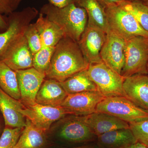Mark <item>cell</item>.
<instances>
[{"label":"cell","instance_id":"484cf974","mask_svg":"<svg viewBox=\"0 0 148 148\" xmlns=\"http://www.w3.org/2000/svg\"><path fill=\"white\" fill-rule=\"evenodd\" d=\"M54 48L42 47L34 55L33 67L38 71L45 74L50 66Z\"/></svg>","mask_w":148,"mask_h":148},{"label":"cell","instance_id":"8d00e7d4","mask_svg":"<svg viewBox=\"0 0 148 148\" xmlns=\"http://www.w3.org/2000/svg\"><path fill=\"white\" fill-rule=\"evenodd\" d=\"M74 148H94L89 147H77Z\"/></svg>","mask_w":148,"mask_h":148},{"label":"cell","instance_id":"277c9868","mask_svg":"<svg viewBox=\"0 0 148 148\" xmlns=\"http://www.w3.org/2000/svg\"><path fill=\"white\" fill-rule=\"evenodd\" d=\"M148 61V38L137 36L126 40L121 75L125 78L138 74L147 75Z\"/></svg>","mask_w":148,"mask_h":148},{"label":"cell","instance_id":"ac0fdd59","mask_svg":"<svg viewBox=\"0 0 148 148\" xmlns=\"http://www.w3.org/2000/svg\"><path fill=\"white\" fill-rule=\"evenodd\" d=\"M68 94L55 80L45 79L36 96V102L44 106L61 107Z\"/></svg>","mask_w":148,"mask_h":148},{"label":"cell","instance_id":"1f68e13d","mask_svg":"<svg viewBox=\"0 0 148 148\" xmlns=\"http://www.w3.org/2000/svg\"><path fill=\"white\" fill-rule=\"evenodd\" d=\"M98 1L103 7L105 8L106 7L114 5H119L125 0H98Z\"/></svg>","mask_w":148,"mask_h":148},{"label":"cell","instance_id":"8fae6325","mask_svg":"<svg viewBox=\"0 0 148 148\" xmlns=\"http://www.w3.org/2000/svg\"><path fill=\"white\" fill-rule=\"evenodd\" d=\"M105 98L98 91L68 94L61 107L70 115L86 116L96 112L98 104Z\"/></svg>","mask_w":148,"mask_h":148},{"label":"cell","instance_id":"603a6c76","mask_svg":"<svg viewBox=\"0 0 148 148\" xmlns=\"http://www.w3.org/2000/svg\"><path fill=\"white\" fill-rule=\"evenodd\" d=\"M79 6L86 11L87 24L98 27L106 33L110 32L104 8L98 0H82Z\"/></svg>","mask_w":148,"mask_h":148},{"label":"cell","instance_id":"5b68a950","mask_svg":"<svg viewBox=\"0 0 148 148\" xmlns=\"http://www.w3.org/2000/svg\"><path fill=\"white\" fill-rule=\"evenodd\" d=\"M104 9L110 31L125 40L137 36L148 38V32L121 6L114 5L106 7Z\"/></svg>","mask_w":148,"mask_h":148},{"label":"cell","instance_id":"ab89813d","mask_svg":"<svg viewBox=\"0 0 148 148\" xmlns=\"http://www.w3.org/2000/svg\"><path fill=\"white\" fill-rule=\"evenodd\" d=\"M145 144V145H146V146L148 148V143H146V144Z\"/></svg>","mask_w":148,"mask_h":148},{"label":"cell","instance_id":"e0dca14e","mask_svg":"<svg viewBox=\"0 0 148 148\" xmlns=\"http://www.w3.org/2000/svg\"><path fill=\"white\" fill-rule=\"evenodd\" d=\"M23 107L21 101L10 96L0 88V110L7 127L24 128L26 119L21 113Z\"/></svg>","mask_w":148,"mask_h":148},{"label":"cell","instance_id":"4dcf8cb0","mask_svg":"<svg viewBox=\"0 0 148 148\" xmlns=\"http://www.w3.org/2000/svg\"><path fill=\"white\" fill-rule=\"evenodd\" d=\"M82 0H48L49 3L58 8H63L66 6L75 4L79 6Z\"/></svg>","mask_w":148,"mask_h":148},{"label":"cell","instance_id":"44dd1931","mask_svg":"<svg viewBox=\"0 0 148 148\" xmlns=\"http://www.w3.org/2000/svg\"><path fill=\"white\" fill-rule=\"evenodd\" d=\"M45 132L26 119L25 127L13 148H42L46 141Z\"/></svg>","mask_w":148,"mask_h":148},{"label":"cell","instance_id":"d6a6232c","mask_svg":"<svg viewBox=\"0 0 148 148\" xmlns=\"http://www.w3.org/2000/svg\"><path fill=\"white\" fill-rule=\"evenodd\" d=\"M0 14V33L4 32L8 27V16Z\"/></svg>","mask_w":148,"mask_h":148},{"label":"cell","instance_id":"f1b7e54d","mask_svg":"<svg viewBox=\"0 0 148 148\" xmlns=\"http://www.w3.org/2000/svg\"><path fill=\"white\" fill-rule=\"evenodd\" d=\"M129 124L130 128L138 142L148 143V119Z\"/></svg>","mask_w":148,"mask_h":148},{"label":"cell","instance_id":"ba28073f","mask_svg":"<svg viewBox=\"0 0 148 148\" xmlns=\"http://www.w3.org/2000/svg\"><path fill=\"white\" fill-rule=\"evenodd\" d=\"M21 113L26 119L45 132L49 129L53 122L70 114L63 107L44 106L37 103L31 106L24 105Z\"/></svg>","mask_w":148,"mask_h":148},{"label":"cell","instance_id":"2e32d148","mask_svg":"<svg viewBox=\"0 0 148 148\" xmlns=\"http://www.w3.org/2000/svg\"><path fill=\"white\" fill-rule=\"evenodd\" d=\"M67 119L59 130V135L63 140L72 143L92 141L95 135L82 119V116L72 117Z\"/></svg>","mask_w":148,"mask_h":148},{"label":"cell","instance_id":"30bf717a","mask_svg":"<svg viewBox=\"0 0 148 148\" xmlns=\"http://www.w3.org/2000/svg\"><path fill=\"white\" fill-rule=\"evenodd\" d=\"M106 35L107 33L102 29L87 24L78 43L89 64L103 62L101 52L106 41Z\"/></svg>","mask_w":148,"mask_h":148},{"label":"cell","instance_id":"f35d334b","mask_svg":"<svg viewBox=\"0 0 148 148\" xmlns=\"http://www.w3.org/2000/svg\"><path fill=\"white\" fill-rule=\"evenodd\" d=\"M144 3H145L148 6V1H147L145 2Z\"/></svg>","mask_w":148,"mask_h":148},{"label":"cell","instance_id":"f546056e","mask_svg":"<svg viewBox=\"0 0 148 148\" xmlns=\"http://www.w3.org/2000/svg\"><path fill=\"white\" fill-rule=\"evenodd\" d=\"M14 0H0V14L8 16L14 11Z\"/></svg>","mask_w":148,"mask_h":148},{"label":"cell","instance_id":"3957f363","mask_svg":"<svg viewBox=\"0 0 148 148\" xmlns=\"http://www.w3.org/2000/svg\"><path fill=\"white\" fill-rule=\"evenodd\" d=\"M86 70L89 77L96 85L98 91L105 98L114 96L127 98L123 88L125 78L105 63L101 62L89 64Z\"/></svg>","mask_w":148,"mask_h":148},{"label":"cell","instance_id":"d6986e66","mask_svg":"<svg viewBox=\"0 0 148 148\" xmlns=\"http://www.w3.org/2000/svg\"><path fill=\"white\" fill-rule=\"evenodd\" d=\"M97 140L98 148H127L138 142L130 128L106 132Z\"/></svg>","mask_w":148,"mask_h":148},{"label":"cell","instance_id":"cb8c5ba5","mask_svg":"<svg viewBox=\"0 0 148 148\" xmlns=\"http://www.w3.org/2000/svg\"><path fill=\"white\" fill-rule=\"evenodd\" d=\"M0 88L10 96L20 101L21 95L16 71L0 61Z\"/></svg>","mask_w":148,"mask_h":148},{"label":"cell","instance_id":"836d02e7","mask_svg":"<svg viewBox=\"0 0 148 148\" xmlns=\"http://www.w3.org/2000/svg\"><path fill=\"white\" fill-rule=\"evenodd\" d=\"M127 148H148L144 143L138 142Z\"/></svg>","mask_w":148,"mask_h":148},{"label":"cell","instance_id":"e575fe53","mask_svg":"<svg viewBox=\"0 0 148 148\" xmlns=\"http://www.w3.org/2000/svg\"><path fill=\"white\" fill-rule=\"evenodd\" d=\"M22 1V0H14V11L16 10L17 8L18 7V5H19Z\"/></svg>","mask_w":148,"mask_h":148},{"label":"cell","instance_id":"7c38bea8","mask_svg":"<svg viewBox=\"0 0 148 148\" xmlns=\"http://www.w3.org/2000/svg\"><path fill=\"white\" fill-rule=\"evenodd\" d=\"M125 44L126 40L110 31L101 52L103 63L121 75L124 64Z\"/></svg>","mask_w":148,"mask_h":148},{"label":"cell","instance_id":"83f0119b","mask_svg":"<svg viewBox=\"0 0 148 148\" xmlns=\"http://www.w3.org/2000/svg\"><path fill=\"white\" fill-rule=\"evenodd\" d=\"M24 128L7 127L4 130L0 138V148H13Z\"/></svg>","mask_w":148,"mask_h":148},{"label":"cell","instance_id":"8992f818","mask_svg":"<svg viewBox=\"0 0 148 148\" xmlns=\"http://www.w3.org/2000/svg\"><path fill=\"white\" fill-rule=\"evenodd\" d=\"M96 112L109 114L128 123L148 119V112L122 96L104 98L97 106Z\"/></svg>","mask_w":148,"mask_h":148},{"label":"cell","instance_id":"ffe728a7","mask_svg":"<svg viewBox=\"0 0 148 148\" xmlns=\"http://www.w3.org/2000/svg\"><path fill=\"white\" fill-rule=\"evenodd\" d=\"M35 24L39 33L42 47H55L64 37L60 27L48 19L42 14L39 13Z\"/></svg>","mask_w":148,"mask_h":148},{"label":"cell","instance_id":"6da1fadb","mask_svg":"<svg viewBox=\"0 0 148 148\" xmlns=\"http://www.w3.org/2000/svg\"><path fill=\"white\" fill-rule=\"evenodd\" d=\"M89 65L78 42L64 37L54 48L46 77L63 82L77 73L86 70Z\"/></svg>","mask_w":148,"mask_h":148},{"label":"cell","instance_id":"d4e9b609","mask_svg":"<svg viewBox=\"0 0 148 148\" xmlns=\"http://www.w3.org/2000/svg\"><path fill=\"white\" fill-rule=\"evenodd\" d=\"M119 5L132 14L141 27L148 32V6L145 3L124 1Z\"/></svg>","mask_w":148,"mask_h":148},{"label":"cell","instance_id":"d590c367","mask_svg":"<svg viewBox=\"0 0 148 148\" xmlns=\"http://www.w3.org/2000/svg\"><path fill=\"white\" fill-rule=\"evenodd\" d=\"M125 1L130 2L141 1L143 2H145L147 1L148 0H125Z\"/></svg>","mask_w":148,"mask_h":148},{"label":"cell","instance_id":"7402d4cb","mask_svg":"<svg viewBox=\"0 0 148 148\" xmlns=\"http://www.w3.org/2000/svg\"><path fill=\"white\" fill-rule=\"evenodd\" d=\"M86 70L77 73L63 82H60L68 94L98 91L96 85L89 77Z\"/></svg>","mask_w":148,"mask_h":148},{"label":"cell","instance_id":"4fadbf2b","mask_svg":"<svg viewBox=\"0 0 148 148\" xmlns=\"http://www.w3.org/2000/svg\"><path fill=\"white\" fill-rule=\"evenodd\" d=\"M16 73L21 95L20 101L25 106L34 105L37 93L45 79V74L34 67Z\"/></svg>","mask_w":148,"mask_h":148},{"label":"cell","instance_id":"52a82bcc","mask_svg":"<svg viewBox=\"0 0 148 148\" xmlns=\"http://www.w3.org/2000/svg\"><path fill=\"white\" fill-rule=\"evenodd\" d=\"M39 14L37 9L29 6L20 11H14L7 16L8 28L0 33V57L12 43L24 34L27 27Z\"/></svg>","mask_w":148,"mask_h":148},{"label":"cell","instance_id":"9c48e42d","mask_svg":"<svg viewBox=\"0 0 148 148\" xmlns=\"http://www.w3.org/2000/svg\"><path fill=\"white\" fill-rule=\"evenodd\" d=\"M34 56L24 35L11 44L0 57V61L16 71L33 67Z\"/></svg>","mask_w":148,"mask_h":148},{"label":"cell","instance_id":"5bb4252c","mask_svg":"<svg viewBox=\"0 0 148 148\" xmlns=\"http://www.w3.org/2000/svg\"><path fill=\"white\" fill-rule=\"evenodd\" d=\"M123 90L127 98L148 112V76L138 74L124 78Z\"/></svg>","mask_w":148,"mask_h":148},{"label":"cell","instance_id":"9a60e30c","mask_svg":"<svg viewBox=\"0 0 148 148\" xmlns=\"http://www.w3.org/2000/svg\"><path fill=\"white\" fill-rule=\"evenodd\" d=\"M82 117L97 137L113 130L130 128L128 123L105 113L96 112Z\"/></svg>","mask_w":148,"mask_h":148},{"label":"cell","instance_id":"4316f807","mask_svg":"<svg viewBox=\"0 0 148 148\" xmlns=\"http://www.w3.org/2000/svg\"><path fill=\"white\" fill-rule=\"evenodd\" d=\"M24 35L30 50L33 55H35L42 47L40 36L35 23L29 24Z\"/></svg>","mask_w":148,"mask_h":148},{"label":"cell","instance_id":"7a4b0ae2","mask_svg":"<svg viewBox=\"0 0 148 148\" xmlns=\"http://www.w3.org/2000/svg\"><path fill=\"white\" fill-rule=\"evenodd\" d=\"M40 13L58 25L63 31L64 37L77 42L79 41L88 24L86 11L75 4L58 8L48 3L42 7Z\"/></svg>","mask_w":148,"mask_h":148},{"label":"cell","instance_id":"74e56055","mask_svg":"<svg viewBox=\"0 0 148 148\" xmlns=\"http://www.w3.org/2000/svg\"><path fill=\"white\" fill-rule=\"evenodd\" d=\"M147 75L148 76V61L147 64Z\"/></svg>","mask_w":148,"mask_h":148}]
</instances>
